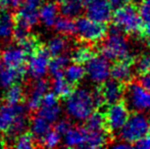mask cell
Returning a JSON list of instances; mask_svg holds the SVG:
<instances>
[{
  "instance_id": "d4e9b609",
  "label": "cell",
  "mask_w": 150,
  "mask_h": 149,
  "mask_svg": "<svg viewBox=\"0 0 150 149\" xmlns=\"http://www.w3.org/2000/svg\"><path fill=\"white\" fill-rule=\"evenodd\" d=\"M84 128L87 131H99V130H105L106 131L103 112H101V109H95L85 119V126H84Z\"/></svg>"
},
{
  "instance_id": "44dd1931",
  "label": "cell",
  "mask_w": 150,
  "mask_h": 149,
  "mask_svg": "<svg viewBox=\"0 0 150 149\" xmlns=\"http://www.w3.org/2000/svg\"><path fill=\"white\" fill-rule=\"evenodd\" d=\"M16 22L14 16L8 10H0V39L8 40L12 37Z\"/></svg>"
},
{
  "instance_id": "bcb514c9",
  "label": "cell",
  "mask_w": 150,
  "mask_h": 149,
  "mask_svg": "<svg viewBox=\"0 0 150 149\" xmlns=\"http://www.w3.org/2000/svg\"><path fill=\"white\" fill-rule=\"evenodd\" d=\"M4 146H5V142H4L2 139H0V148H3Z\"/></svg>"
},
{
  "instance_id": "ba28073f",
  "label": "cell",
  "mask_w": 150,
  "mask_h": 149,
  "mask_svg": "<svg viewBox=\"0 0 150 149\" xmlns=\"http://www.w3.org/2000/svg\"><path fill=\"white\" fill-rule=\"evenodd\" d=\"M28 58L27 71L31 78L35 80L43 78L48 72V64L51 58L46 46H39Z\"/></svg>"
},
{
  "instance_id": "b9f144b4",
  "label": "cell",
  "mask_w": 150,
  "mask_h": 149,
  "mask_svg": "<svg viewBox=\"0 0 150 149\" xmlns=\"http://www.w3.org/2000/svg\"><path fill=\"white\" fill-rule=\"evenodd\" d=\"M45 0H24L23 3L27 4V5L31 6V7H34V8H39L42 4L44 3Z\"/></svg>"
},
{
  "instance_id": "9a60e30c",
  "label": "cell",
  "mask_w": 150,
  "mask_h": 149,
  "mask_svg": "<svg viewBox=\"0 0 150 149\" xmlns=\"http://www.w3.org/2000/svg\"><path fill=\"white\" fill-rule=\"evenodd\" d=\"M25 112L26 108L21 103L0 106V133H7L16 115Z\"/></svg>"
},
{
  "instance_id": "836d02e7",
  "label": "cell",
  "mask_w": 150,
  "mask_h": 149,
  "mask_svg": "<svg viewBox=\"0 0 150 149\" xmlns=\"http://www.w3.org/2000/svg\"><path fill=\"white\" fill-rule=\"evenodd\" d=\"M35 138L31 134V132H23L18 135L14 139L13 147L20 149H31L35 147Z\"/></svg>"
},
{
  "instance_id": "603a6c76",
  "label": "cell",
  "mask_w": 150,
  "mask_h": 149,
  "mask_svg": "<svg viewBox=\"0 0 150 149\" xmlns=\"http://www.w3.org/2000/svg\"><path fill=\"white\" fill-rule=\"evenodd\" d=\"M52 87H53V93L57 96L60 99H65L71 94V92L76 89V86L71 85L64 77L63 75L55 76L53 77V83H52Z\"/></svg>"
},
{
  "instance_id": "2e32d148",
  "label": "cell",
  "mask_w": 150,
  "mask_h": 149,
  "mask_svg": "<svg viewBox=\"0 0 150 149\" xmlns=\"http://www.w3.org/2000/svg\"><path fill=\"white\" fill-rule=\"evenodd\" d=\"M26 66L22 68H11L2 66L0 68V88H8L16 83H20L26 75Z\"/></svg>"
},
{
  "instance_id": "277c9868",
  "label": "cell",
  "mask_w": 150,
  "mask_h": 149,
  "mask_svg": "<svg viewBox=\"0 0 150 149\" xmlns=\"http://www.w3.org/2000/svg\"><path fill=\"white\" fill-rule=\"evenodd\" d=\"M75 20L76 34L84 43H99L106 37L108 27L105 23H99L90 20L87 16H78Z\"/></svg>"
},
{
  "instance_id": "8fae6325",
  "label": "cell",
  "mask_w": 150,
  "mask_h": 149,
  "mask_svg": "<svg viewBox=\"0 0 150 149\" xmlns=\"http://www.w3.org/2000/svg\"><path fill=\"white\" fill-rule=\"evenodd\" d=\"M112 10L108 0H92L86 5V16L95 22L107 24L111 20Z\"/></svg>"
},
{
  "instance_id": "ffe728a7",
  "label": "cell",
  "mask_w": 150,
  "mask_h": 149,
  "mask_svg": "<svg viewBox=\"0 0 150 149\" xmlns=\"http://www.w3.org/2000/svg\"><path fill=\"white\" fill-rule=\"evenodd\" d=\"M39 12V20L42 22L44 26L53 27L58 14V4L56 2H47L45 4H42L40 6Z\"/></svg>"
},
{
  "instance_id": "f6af8a7d",
  "label": "cell",
  "mask_w": 150,
  "mask_h": 149,
  "mask_svg": "<svg viewBox=\"0 0 150 149\" xmlns=\"http://www.w3.org/2000/svg\"><path fill=\"white\" fill-rule=\"evenodd\" d=\"M78 2H79V3H81L82 5L84 6V7H85L86 5H88V4L90 3L91 1H92V0H77Z\"/></svg>"
},
{
  "instance_id": "8d00e7d4",
  "label": "cell",
  "mask_w": 150,
  "mask_h": 149,
  "mask_svg": "<svg viewBox=\"0 0 150 149\" xmlns=\"http://www.w3.org/2000/svg\"><path fill=\"white\" fill-rule=\"evenodd\" d=\"M138 10L142 23L150 20V0H142L138 6Z\"/></svg>"
},
{
  "instance_id": "7c38bea8",
  "label": "cell",
  "mask_w": 150,
  "mask_h": 149,
  "mask_svg": "<svg viewBox=\"0 0 150 149\" xmlns=\"http://www.w3.org/2000/svg\"><path fill=\"white\" fill-rule=\"evenodd\" d=\"M98 88L103 96V99L106 105H110L120 101L124 97L127 85L115 80H105L104 82L98 84Z\"/></svg>"
},
{
  "instance_id": "484cf974",
  "label": "cell",
  "mask_w": 150,
  "mask_h": 149,
  "mask_svg": "<svg viewBox=\"0 0 150 149\" xmlns=\"http://www.w3.org/2000/svg\"><path fill=\"white\" fill-rule=\"evenodd\" d=\"M6 92L4 93V100L8 104H18L25 99V90L21 83H16L13 85L6 88Z\"/></svg>"
},
{
  "instance_id": "4dcf8cb0",
  "label": "cell",
  "mask_w": 150,
  "mask_h": 149,
  "mask_svg": "<svg viewBox=\"0 0 150 149\" xmlns=\"http://www.w3.org/2000/svg\"><path fill=\"white\" fill-rule=\"evenodd\" d=\"M67 47V40L65 36L61 35V36L53 37L48 41L46 48H47L48 52L51 56L59 55Z\"/></svg>"
},
{
  "instance_id": "3957f363",
  "label": "cell",
  "mask_w": 150,
  "mask_h": 149,
  "mask_svg": "<svg viewBox=\"0 0 150 149\" xmlns=\"http://www.w3.org/2000/svg\"><path fill=\"white\" fill-rule=\"evenodd\" d=\"M65 110L71 119L85 121L95 110L92 94L86 89L76 88L67 98H65Z\"/></svg>"
},
{
  "instance_id": "7bdbcfd3",
  "label": "cell",
  "mask_w": 150,
  "mask_h": 149,
  "mask_svg": "<svg viewBox=\"0 0 150 149\" xmlns=\"http://www.w3.org/2000/svg\"><path fill=\"white\" fill-rule=\"evenodd\" d=\"M108 2L110 3L112 8H117V7H120V6L125 5L126 3H128L129 0H108Z\"/></svg>"
},
{
  "instance_id": "f546056e",
  "label": "cell",
  "mask_w": 150,
  "mask_h": 149,
  "mask_svg": "<svg viewBox=\"0 0 150 149\" xmlns=\"http://www.w3.org/2000/svg\"><path fill=\"white\" fill-rule=\"evenodd\" d=\"M53 26L55 30L63 36H71V35L76 34L75 20L73 18H69V16H60V18H57Z\"/></svg>"
},
{
  "instance_id": "5bb4252c",
  "label": "cell",
  "mask_w": 150,
  "mask_h": 149,
  "mask_svg": "<svg viewBox=\"0 0 150 149\" xmlns=\"http://www.w3.org/2000/svg\"><path fill=\"white\" fill-rule=\"evenodd\" d=\"M20 9L14 14V22L16 26L30 30L39 22V12L38 8H34L25 3L21 4Z\"/></svg>"
},
{
  "instance_id": "9c48e42d",
  "label": "cell",
  "mask_w": 150,
  "mask_h": 149,
  "mask_svg": "<svg viewBox=\"0 0 150 149\" xmlns=\"http://www.w3.org/2000/svg\"><path fill=\"white\" fill-rule=\"evenodd\" d=\"M136 58V56L129 55L122 59L115 60L113 64L110 66V72H109V76H111V79L124 83L126 85L135 81L134 68Z\"/></svg>"
},
{
  "instance_id": "e0dca14e",
  "label": "cell",
  "mask_w": 150,
  "mask_h": 149,
  "mask_svg": "<svg viewBox=\"0 0 150 149\" xmlns=\"http://www.w3.org/2000/svg\"><path fill=\"white\" fill-rule=\"evenodd\" d=\"M48 89H49V82L47 80L43 79V78L36 80L35 84H34L33 88L31 90L28 103H27L29 109L34 112V110H37L40 107L42 98H43L44 94L48 92Z\"/></svg>"
},
{
  "instance_id": "d6986e66",
  "label": "cell",
  "mask_w": 150,
  "mask_h": 149,
  "mask_svg": "<svg viewBox=\"0 0 150 149\" xmlns=\"http://www.w3.org/2000/svg\"><path fill=\"white\" fill-rule=\"evenodd\" d=\"M87 131L84 127H71L64 134V145L71 148L85 147Z\"/></svg>"
},
{
  "instance_id": "f35d334b",
  "label": "cell",
  "mask_w": 150,
  "mask_h": 149,
  "mask_svg": "<svg viewBox=\"0 0 150 149\" xmlns=\"http://www.w3.org/2000/svg\"><path fill=\"white\" fill-rule=\"evenodd\" d=\"M71 128V124L69 123V121H67V119H61V121H58L57 123H56L54 130H55L56 132H58L60 135H64Z\"/></svg>"
},
{
  "instance_id": "52a82bcc",
  "label": "cell",
  "mask_w": 150,
  "mask_h": 149,
  "mask_svg": "<svg viewBox=\"0 0 150 149\" xmlns=\"http://www.w3.org/2000/svg\"><path fill=\"white\" fill-rule=\"evenodd\" d=\"M103 114L105 119V129L109 135L113 136V134L120 131L125 125L130 115V112L124 98H122L120 101L108 105Z\"/></svg>"
},
{
  "instance_id": "f1b7e54d",
  "label": "cell",
  "mask_w": 150,
  "mask_h": 149,
  "mask_svg": "<svg viewBox=\"0 0 150 149\" xmlns=\"http://www.w3.org/2000/svg\"><path fill=\"white\" fill-rule=\"evenodd\" d=\"M71 58L67 55H59L53 56V58H50L49 64H48V72L53 77L55 76L63 75V70L67 66Z\"/></svg>"
},
{
  "instance_id": "4316f807",
  "label": "cell",
  "mask_w": 150,
  "mask_h": 149,
  "mask_svg": "<svg viewBox=\"0 0 150 149\" xmlns=\"http://www.w3.org/2000/svg\"><path fill=\"white\" fill-rule=\"evenodd\" d=\"M60 12L62 16H69L71 18H76L82 13L84 6L77 0H63L60 3H58Z\"/></svg>"
},
{
  "instance_id": "7402d4cb",
  "label": "cell",
  "mask_w": 150,
  "mask_h": 149,
  "mask_svg": "<svg viewBox=\"0 0 150 149\" xmlns=\"http://www.w3.org/2000/svg\"><path fill=\"white\" fill-rule=\"evenodd\" d=\"M97 54H98V50L97 48H95V46L81 45L73 50L69 58L74 64H84Z\"/></svg>"
},
{
  "instance_id": "5b68a950",
  "label": "cell",
  "mask_w": 150,
  "mask_h": 149,
  "mask_svg": "<svg viewBox=\"0 0 150 149\" xmlns=\"http://www.w3.org/2000/svg\"><path fill=\"white\" fill-rule=\"evenodd\" d=\"M120 131L122 141L134 144L150 134V119L141 112H132Z\"/></svg>"
},
{
  "instance_id": "8992f818",
  "label": "cell",
  "mask_w": 150,
  "mask_h": 149,
  "mask_svg": "<svg viewBox=\"0 0 150 149\" xmlns=\"http://www.w3.org/2000/svg\"><path fill=\"white\" fill-rule=\"evenodd\" d=\"M124 100L132 112H143L150 108V92L138 82H131L127 85Z\"/></svg>"
},
{
  "instance_id": "1f68e13d",
  "label": "cell",
  "mask_w": 150,
  "mask_h": 149,
  "mask_svg": "<svg viewBox=\"0 0 150 149\" xmlns=\"http://www.w3.org/2000/svg\"><path fill=\"white\" fill-rule=\"evenodd\" d=\"M61 112L59 103L54 105H40L38 108V115L45 119L49 123H55Z\"/></svg>"
},
{
  "instance_id": "60d3db41",
  "label": "cell",
  "mask_w": 150,
  "mask_h": 149,
  "mask_svg": "<svg viewBox=\"0 0 150 149\" xmlns=\"http://www.w3.org/2000/svg\"><path fill=\"white\" fill-rule=\"evenodd\" d=\"M138 83L140 84L143 88H145V89L148 90L150 92V72L140 76V79H139Z\"/></svg>"
},
{
  "instance_id": "ee69618b",
  "label": "cell",
  "mask_w": 150,
  "mask_h": 149,
  "mask_svg": "<svg viewBox=\"0 0 150 149\" xmlns=\"http://www.w3.org/2000/svg\"><path fill=\"white\" fill-rule=\"evenodd\" d=\"M4 1H5L7 7L16 8V7H18V6L24 2V0H4Z\"/></svg>"
},
{
  "instance_id": "cb8c5ba5",
  "label": "cell",
  "mask_w": 150,
  "mask_h": 149,
  "mask_svg": "<svg viewBox=\"0 0 150 149\" xmlns=\"http://www.w3.org/2000/svg\"><path fill=\"white\" fill-rule=\"evenodd\" d=\"M86 75V71L82 64H74L71 66H67L63 70V77L71 84L77 87L79 83L84 79Z\"/></svg>"
},
{
  "instance_id": "7a4b0ae2",
  "label": "cell",
  "mask_w": 150,
  "mask_h": 149,
  "mask_svg": "<svg viewBox=\"0 0 150 149\" xmlns=\"http://www.w3.org/2000/svg\"><path fill=\"white\" fill-rule=\"evenodd\" d=\"M101 45L97 48L98 53L108 60H119L130 55L128 40L126 34L112 25L109 35L100 41Z\"/></svg>"
},
{
  "instance_id": "83f0119b",
  "label": "cell",
  "mask_w": 150,
  "mask_h": 149,
  "mask_svg": "<svg viewBox=\"0 0 150 149\" xmlns=\"http://www.w3.org/2000/svg\"><path fill=\"white\" fill-rule=\"evenodd\" d=\"M50 130V123L47 121L45 119L37 115L34 117L31 123V134L35 139L41 141L42 138L46 135L48 131Z\"/></svg>"
},
{
  "instance_id": "e575fe53",
  "label": "cell",
  "mask_w": 150,
  "mask_h": 149,
  "mask_svg": "<svg viewBox=\"0 0 150 149\" xmlns=\"http://www.w3.org/2000/svg\"><path fill=\"white\" fill-rule=\"evenodd\" d=\"M18 45H20L21 47H22L23 49L27 52V54H28V55H30V54L33 53V52L35 51L38 47H39V46H41L42 44L40 43L38 37H36L34 34L29 33L28 36L25 38V39L23 40L21 43H18Z\"/></svg>"
},
{
  "instance_id": "ab89813d",
  "label": "cell",
  "mask_w": 150,
  "mask_h": 149,
  "mask_svg": "<svg viewBox=\"0 0 150 149\" xmlns=\"http://www.w3.org/2000/svg\"><path fill=\"white\" fill-rule=\"evenodd\" d=\"M133 147L142 148V149H150V134L144 136L143 138L139 139L133 144Z\"/></svg>"
},
{
  "instance_id": "6da1fadb",
  "label": "cell",
  "mask_w": 150,
  "mask_h": 149,
  "mask_svg": "<svg viewBox=\"0 0 150 149\" xmlns=\"http://www.w3.org/2000/svg\"><path fill=\"white\" fill-rule=\"evenodd\" d=\"M111 22L115 27L129 36H140L142 29V18L139 14L138 6L130 2L120 7L115 8L112 12Z\"/></svg>"
},
{
  "instance_id": "30bf717a",
  "label": "cell",
  "mask_w": 150,
  "mask_h": 149,
  "mask_svg": "<svg viewBox=\"0 0 150 149\" xmlns=\"http://www.w3.org/2000/svg\"><path fill=\"white\" fill-rule=\"evenodd\" d=\"M86 64H87V66L85 68L86 74L92 82L100 84L108 79L110 64L108 59H106L104 56H99L97 54L93 56L90 60H88Z\"/></svg>"
},
{
  "instance_id": "d590c367",
  "label": "cell",
  "mask_w": 150,
  "mask_h": 149,
  "mask_svg": "<svg viewBox=\"0 0 150 149\" xmlns=\"http://www.w3.org/2000/svg\"><path fill=\"white\" fill-rule=\"evenodd\" d=\"M60 137L61 135L58 132H56L55 130H51L46 133V135L42 138V140L40 142H42V145L48 148H54L60 143Z\"/></svg>"
},
{
  "instance_id": "ac0fdd59",
  "label": "cell",
  "mask_w": 150,
  "mask_h": 149,
  "mask_svg": "<svg viewBox=\"0 0 150 149\" xmlns=\"http://www.w3.org/2000/svg\"><path fill=\"white\" fill-rule=\"evenodd\" d=\"M87 131V130H86ZM112 141V136L109 135L105 130L99 131H87L85 147L87 148H101L108 146Z\"/></svg>"
},
{
  "instance_id": "4fadbf2b",
  "label": "cell",
  "mask_w": 150,
  "mask_h": 149,
  "mask_svg": "<svg viewBox=\"0 0 150 149\" xmlns=\"http://www.w3.org/2000/svg\"><path fill=\"white\" fill-rule=\"evenodd\" d=\"M29 55L20 45H10L2 50L0 58L4 66L11 68H22L26 66Z\"/></svg>"
},
{
  "instance_id": "d6a6232c",
  "label": "cell",
  "mask_w": 150,
  "mask_h": 149,
  "mask_svg": "<svg viewBox=\"0 0 150 149\" xmlns=\"http://www.w3.org/2000/svg\"><path fill=\"white\" fill-rule=\"evenodd\" d=\"M29 126V119L27 117L26 112L25 113H21V114H18L14 119L13 123H12L10 129L8 130V132L6 134L12 137L13 136L14 138L18 135H20L21 133L26 131V129Z\"/></svg>"
},
{
  "instance_id": "74e56055",
  "label": "cell",
  "mask_w": 150,
  "mask_h": 149,
  "mask_svg": "<svg viewBox=\"0 0 150 149\" xmlns=\"http://www.w3.org/2000/svg\"><path fill=\"white\" fill-rule=\"evenodd\" d=\"M139 37L146 43V45L148 47H150V20L143 22L142 29H141L140 36Z\"/></svg>"
}]
</instances>
